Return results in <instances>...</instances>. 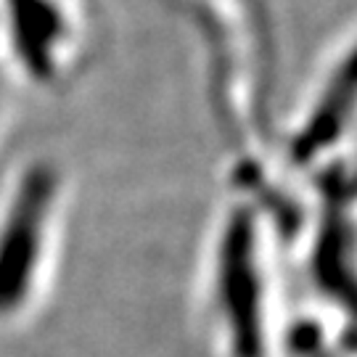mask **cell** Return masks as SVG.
Wrapping results in <instances>:
<instances>
[{
  "label": "cell",
  "instance_id": "6da1fadb",
  "mask_svg": "<svg viewBox=\"0 0 357 357\" xmlns=\"http://www.w3.org/2000/svg\"><path fill=\"white\" fill-rule=\"evenodd\" d=\"M61 180L48 165L29 167L0 204V326L40 302L56 252Z\"/></svg>",
  "mask_w": 357,
  "mask_h": 357
}]
</instances>
